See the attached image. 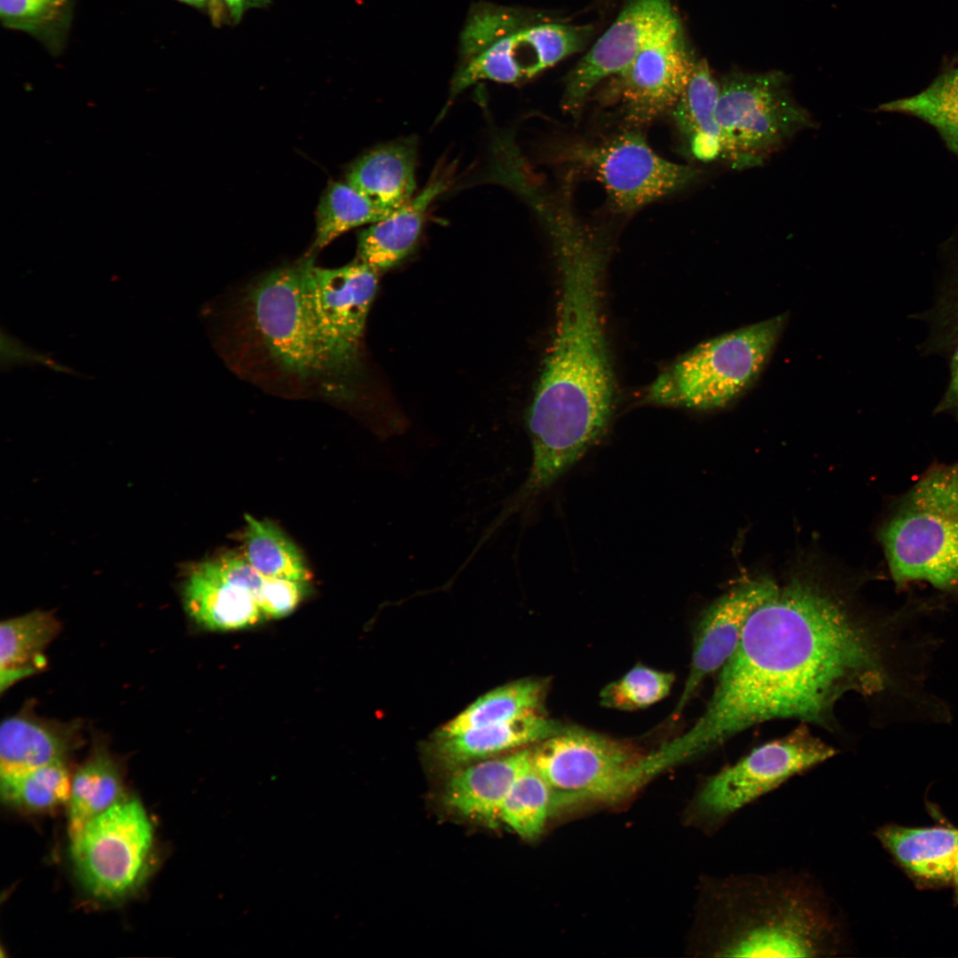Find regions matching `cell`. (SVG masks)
I'll use <instances>...</instances> for the list:
<instances>
[{"instance_id": "obj_1", "label": "cell", "mask_w": 958, "mask_h": 958, "mask_svg": "<svg viewBox=\"0 0 958 958\" xmlns=\"http://www.w3.org/2000/svg\"><path fill=\"white\" fill-rule=\"evenodd\" d=\"M929 615L920 598L886 614L863 612L794 578L751 614L704 712L668 750L681 762L777 718L828 727L851 692L888 721L925 720L938 704L927 682L941 644L922 630Z\"/></svg>"}, {"instance_id": "obj_2", "label": "cell", "mask_w": 958, "mask_h": 958, "mask_svg": "<svg viewBox=\"0 0 958 958\" xmlns=\"http://www.w3.org/2000/svg\"><path fill=\"white\" fill-rule=\"evenodd\" d=\"M545 223L561 292L554 336L527 416L532 460L520 487L526 499L551 486L601 436L614 396L601 313L607 241L569 205L553 209Z\"/></svg>"}, {"instance_id": "obj_3", "label": "cell", "mask_w": 958, "mask_h": 958, "mask_svg": "<svg viewBox=\"0 0 958 958\" xmlns=\"http://www.w3.org/2000/svg\"><path fill=\"white\" fill-rule=\"evenodd\" d=\"M711 952L719 957H837L851 951L844 916L801 871L734 874L714 885Z\"/></svg>"}, {"instance_id": "obj_4", "label": "cell", "mask_w": 958, "mask_h": 958, "mask_svg": "<svg viewBox=\"0 0 958 958\" xmlns=\"http://www.w3.org/2000/svg\"><path fill=\"white\" fill-rule=\"evenodd\" d=\"M311 262L305 259L260 278L246 297L249 324L281 372L317 383L326 394L347 397L360 352L342 342L320 317L310 287Z\"/></svg>"}, {"instance_id": "obj_5", "label": "cell", "mask_w": 958, "mask_h": 958, "mask_svg": "<svg viewBox=\"0 0 958 958\" xmlns=\"http://www.w3.org/2000/svg\"><path fill=\"white\" fill-rule=\"evenodd\" d=\"M896 589L927 582L958 601V461L927 469L879 531Z\"/></svg>"}, {"instance_id": "obj_6", "label": "cell", "mask_w": 958, "mask_h": 958, "mask_svg": "<svg viewBox=\"0 0 958 958\" xmlns=\"http://www.w3.org/2000/svg\"><path fill=\"white\" fill-rule=\"evenodd\" d=\"M566 25L521 7L475 3L461 29L448 104L479 81L515 83L533 78L577 50Z\"/></svg>"}, {"instance_id": "obj_7", "label": "cell", "mask_w": 958, "mask_h": 958, "mask_svg": "<svg viewBox=\"0 0 958 958\" xmlns=\"http://www.w3.org/2000/svg\"><path fill=\"white\" fill-rule=\"evenodd\" d=\"M785 321V316L779 315L699 344L654 381L647 398L696 410L732 404L759 376Z\"/></svg>"}, {"instance_id": "obj_8", "label": "cell", "mask_w": 958, "mask_h": 958, "mask_svg": "<svg viewBox=\"0 0 958 958\" xmlns=\"http://www.w3.org/2000/svg\"><path fill=\"white\" fill-rule=\"evenodd\" d=\"M716 119L722 158L738 170L759 166L813 126L809 112L791 96L788 75L777 70L725 75L719 81Z\"/></svg>"}, {"instance_id": "obj_9", "label": "cell", "mask_w": 958, "mask_h": 958, "mask_svg": "<svg viewBox=\"0 0 958 958\" xmlns=\"http://www.w3.org/2000/svg\"><path fill=\"white\" fill-rule=\"evenodd\" d=\"M536 770L554 793V808L581 803H616L655 773L649 754L582 729H568L531 750Z\"/></svg>"}, {"instance_id": "obj_10", "label": "cell", "mask_w": 958, "mask_h": 958, "mask_svg": "<svg viewBox=\"0 0 958 958\" xmlns=\"http://www.w3.org/2000/svg\"><path fill=\"white\" fill-rule=\"evenodd\" d=\"M836 753L807 726H799L710 776L695 795L694 818L708 829L716 830L743 807Z\"/></svg>"}, {"instance_id": "obj_11", "label": "cell", "mask_w": 958, "mask_h": 958, "mask_svg": "<svg viewBox=\"0 0 958 958\" xmlns=\"http://www.w3.org/2000/svg\"><path fill=\"white\" fill-rule=\"evenodd\" d=\"M153 828L141 803L123 798L71 839V855L85 889L102 900L131 893L147 873Z\"/></svg>"}, {"instance_id": "obj_12", "label": "cell", "mask_w": 958, "mask_h": 958, "mask_svg": "<svg viewBox=\"0 0 958 958\" xmlns=\"http://www.w3.org/2000/svg\"><path fill=\"white\" fill-rule=\"evenodd\" d=\"M566 161L593 176L618 211L630 212L680 191L698 171L659 156L637 130L569 147Z\"/></svg>"}, {"instance_id": "obj_13", "label": "cell", "mask_w": 958, "mask_h": 958, "mask_svg": "<svg viewBox=\"0 0 958 958\" xmlns=\"http://www.w3.org/2000/svg\"><path fill=\"white\" fill-rule=\"evenodd\" d=\"M679 27L671 0H630L568 75L562 108L576 114L601 81L619 75L646 46Z\"/></svg>"}, {"instance_id": "obj_14", "label": "cell", "mask_w": 958, "mask_h": 958, "mask_svg": "<svg viewBox=\"0 0 958 958\" xmlns=\"http://www.w3.org/2000/svg\"><path fill=\"white\" fill-rule=\"evenodd\" d=\"M698 59L681 27L646 46L619 75L616 89L624 121L647 124L671 112L685 90Z\"/></svg>"}, {"instance_id": "obj_15", "label": "cell", "mask_w": 958, "mask_h": 958, "mask_svg": "<svg viewBox=\"0 0 958 958\" xmlns=\"http://www.w3.org/2000/svg\"><path fill=\"white\" fill-rule=\"evenodd\" d=\"M768 578L742 582L713 601L694 631L690 669L672 713L676 719L702 683L736 650L751 614L778 591Z\"/></svg>"}, {"instance_id": "obj_16", "label": "cell", "mask_w": 958, "mask_h": 958, "mask_svg": "<svg viewBox=\"0 0 958 958\" xmlns=\"http://www.w3.org/2000/svg\"><path fill=\"white\" fill-rule=\"evenodd\" d=\"M379 275L357 259L332 269L318 267L313 260L310 265V287L320 317L342 342L357 352Z\"/></svg>"}, {"instance_id": "obj_17", "label": "cell", "mask_w": 958, "mask_h": 958, "mask_svg": "<svg viewBox=\"0 0 958 958\" xmlns=\"http://www.w3.org/2000/svg\"><path fill=\"white\" fill-rule=\"evenodd\" d=\"M874 836L916 888L952 887L958 852L957 828L888 823L879 827Z\"/></svg>"}, {"instance_id": "obj_18", "label": "cell", "mask_w": 958, "mask_h": 958, "mask_svg": "<svg viewBox=\"0 0 958 958\" xmlns=\"http://www.w3.org/2000/svg\"><path fill=\"white\" fill-rule=\"evenodd\" d=\"M531 750L525 749L458 767L445 787L444 805L487 827L499 826L504 801L515 780L531 763Z\"/></svg>"}, {"instance_id": "obj_19", "label": "cell", "mask_w": 958, "mask_h": 958, "mask_svg": "<svg viewBox=\"0 0 958 958\" xmlns=\"http://www.w3.org/2000/svg\"><path fill=\"white\" fill-rule=\"evenodd\" d=\"M450 184L447 170H435L420 193L360 232L357 259L378 274L400 263L414 249L429 206Z\"/></svg>"}, {"instance_id": "obj_20", "label": "cell", "mask_w": 958, "mask_h": 958, "mask_svg": "<svg viewBox=\"0 0 958 958\" xmlns=\"http://www.w3.org/2000/svg\"><path fill=\"white\" fill-rule=\"evenodd\" d=\"M416 162L415 138L392 141L357 159L348 171L347 183L391 213L413 197Z\"/></svg>"}, {"instance_id": "obj_21", "label": "cell", "mask_w": 958, "mask_h": 958, "mask_svg": "<svg viewBox=\"0 0 958 958\" xmlns=\"http://www.w3.org/2000/svg\"><path fill=\"white\" fill-rule=\"evenodd\" d=\"M184 596L190 616L211 630H237L265 617L253 595L224 579L211 561L192 569Z\"/></svg>"}, {"instance_id": "obj_22", "label": "cell", "mask_w": 958, "mask_h": 958, "mask_svg": "<svg viewBox=\"0 0 958 958\" xmlns=\"http://www.w3.org/2000/svg\"><path fill=\"white\" fill-rule=\"evenodd\" d=\"M565 729L560 723L535 711L502 723L436 738V753L445 766L459 767L526 744L540 742Z\"/></svg>"}, {"instance_id": "obj_23", "label": "cell", "mask_w": 958, "mask_h": 958, "mask_svg": "<svg viewBox=\"0 0 958 958\" xmlns=\"http://www.w3.org/2000/svg\"><path fill=\"white\" fill-rule=\"evenodd\" d=\"M71 725L28 715L5 718L0 727V775L20 773L64 761L75 741Z\"/></svg>"}, {"instance_id": "obj_24", "label": "cell", "mask_w": 958, "mask_h": 958, "mask_svg": "<svg viewBox=\"0 0 958 958\" xmlns=\"http://www.w3.org/2000/svg\"><path fill=\"white\" fill-rule=\"evenodd\" d=\"M719 82L706 59H698L681 96L671 111L691 153L703 161L723 156L721 134L716 119Z\"/></svg>"}, {"instance_id": "obj_25", "label": "cell", "mask_w": 958, "mask_h": 958, "mask_svg": "<svg viewBox=\"0 0 958 958\" xmlns=\"http://www.w3.org/2000/svg\"><path fill=\"white\" fill-rule=\"evenodd\" d=\"M59 630L56 618L42 611H34L1 623V692L44 666L43 653Z\"/></svg>"}, {"instance_id": "obj_26", "label": "cell", "mask_w": 958, "mask_h": 958, "mask_svg": "<svg viewBox=\"0 0 958 958\" xmlns=\"http://www.w3.org/2000/svg\"><path fill=\"white\" fill-rule=\"evenodd\" d=\"M121 772L115 761L98 749L71 779L68 800L70 840L95 817L123 799Z\"/></svg>"}, {"instance_id": "obj_27", "label": "cell", "mask_w": 958, "mask_h": 958, "mask_svg": "<svg viewBox=\"0 0 958 958\" xmlns=\"http://www.w3.org/2000/svg\"><path fill=\"white\" fill-rule=\"evenodd\" d=\"M546 690L545 681L532 679H524L497 687L479 697L442 726L436 733V738L449 737L539 711Z\"/></svg>"}, {"instance_id": "obj_28", "label": "cell", "mask_w": 958, "mask_h": 958, "mask_svg": "<svg viewBox=\"0 0 958 958\" xmlns=\"http://www.w3.org/2000/svg\"><path fill=\"white\" fill-rule=\"evenodd\" d=\"M879 110L928 123L958 157V68L943 74L917 94L881 105Z\"/></svg>"}, {"instance_id": "obj_29", "label": "cell", "mask_w": 958, "mask_h": 958, "mask_svg": "<svg viewBox=\"0 0 958 958\" xmlns=\"http://www.w3.org/2000/svg\"><path fill=\"white\" fill-rule=\"evenodd\" d=\"M70 790L71 778L64 761L20 773L0 775L3 802L25 813L55 810L68 803Z\"/></svg>"}, {"instance_id": "obj_30", "label": "cell", "mask_w": 958, "mask_h": 958, "mask_svg": "<svg viewBox=\"0 0 958 958\" xmlns=\"http://www.w3.org/2000/svg\"><path fill=\"white\" fill-rule=\"evenodd\" d=\"M244 556L262 575L307 582L310 572L293 542L274 524L245 515Z\"/></svg>"}, {"instance_id": "obj_31", "label": "cell", "mask_w": 958, "mask_h": 958, "mask_svg": "<svg viewBox=\"0 0 958 958\" xmlns=\"http://www.w3.org/2000/svg\"><path fill=\"white\" fill-rule=\"evenodd\" d=\"M389 214L348 183H332L317 208L313 248L321 249L344 232L376 223Z\"/></svg>"}, {"instance_id": "obj_32", "label": "cell", "mask_w": 958, "mask_h": 958, "mask_svg": "<svg viewBox=\"0 0 958 958\" xmlns=\"http://www.w3.org/2000/svg\"><path fill=\"white\" fill-rule=\"evenodd\" d=\"M554 793L531 763L518 776L501 808L500 822L524 839L538 837L554 810Z\"/></svg>"}, {"instance_id": "obj_33", "label": "cell", "mask_w": 958, "mask_h": 958, "mask_svg": "<svg viewBox=\"0 0 958 958\" xmlns=\"http://www.w3.org/2000/svg\"><path fill=\"white\" fill-rule=\"evenodd\" d=\"M72 0H0L4 25L31 34L50 45L67 29Z\"/></svg>"}, {"instance_id": "obj_34", "label": "cell", "mask_w": 958, "mask_h": 958, "mask_svg": "<svg viewBox=\"0 0 958 958\" xmlns=\"http://www.w3.org/2000/svg\"><path fill=\"white\" fill-rule=\"evenodd\" d=\"M675 676L638 664L600 693L601 704L609 709L633 711L647 708L666 697Z\"/></svg>"}, {"instance_id": "obj_35", "label": "cell", "mask_w": 958, "mask_h": 958, "mask_svg": "<svg viewBox=\"0 0 958 958\" xmlns=\"http://www.w3.org/2000/svg\"><path fill=\"white\" fill-rule=\"evenodd\" d=\"M925 314L930 332L924 349L952 351L958 344V272L937 285L933 305Z\"/></svg>"}, {"instance_id": "obj_36", "label": "cell", "mask_w": 958, "mask_h": 958, "mask_svg": "<svg viewBox=\"0 0 958 958\" xmlns=\"http://www.w3.org/2000/svg\"><path fill=\"white\" fill-rule=\"evenodd\" d=\"M305 582L282 578H267L259 606L269 617H282L291 613L300 602Z\"/></svg>"}, {"instance_id": "obj_37", "label": "cell", "mask_w": 958, "mask_h": 958, "mask_svg": "<svg viewBox=\"0 0 958 958\" xmlns=\"http://www.w3.org/2000/svg\"><path fill=\"white\" fill-rule=\"evenodd\" d=\"M211 561L224 579L247 591L259 604L268 577L254 568L245 556L227 554Z\"/></svg>"}, {"instance_id": "obj_38", "label": "cell", "mask_w": 958, "mask_h": 958, "mask_svg": "<svg viewBox=\"0 0 958 958\" xmlns=\"http://www.w3.org/2000/svg\"><path fill=\"white\" fill-rule=\"evenodd\" d=\"M934 412L949 414L958 419V344L952 350L948 385Z\"/></svg>"}, {"instance_id": "obj_39", "label": "cell", "mask_w": 958, "mask_h": 958, "mask_svg": "<svg viewBox=\"0 0 958 958\" xmlns=\"http://www.w3.org/2000/svg\"><path fill=\"white\" fill-rule=\"evenodd\" d=\"M227 8L231 17L239 21L246 9L247 0H219Z\"/></svg>"}, {"instance_id": "obj_40", "label": "cell", "mask_w": 958, "mask_h": 958, "mask_svg": "<svg viewBox=\"0 0 958 958\" xmlns=\"http://www.w3.org/2000/svg\"><path fill=\"white\" fill-rule=\"evenodd\" d=\"M952 887L954 889V899H953V900H954V905L956 906V905H958V852H957L956 860H955L954 882H953Z\"/></svg>"}, {"instance_id": "obj_41", "label": "cell", "mask_w": 958, "mask_h": 958, "mask_svg": "<svg viewBox=\"0 0 958 958\" xmlns=\"http://www.w3.org/2000/svg\"><path fill=\"white\" fill-rule=\"evenodd\" d=\"M179 1H181L183 3H185V4H189V5L200 8V7H204L207 4H208L209 3H211L212 0H179Z\"/></svg>"}]
</instances>
